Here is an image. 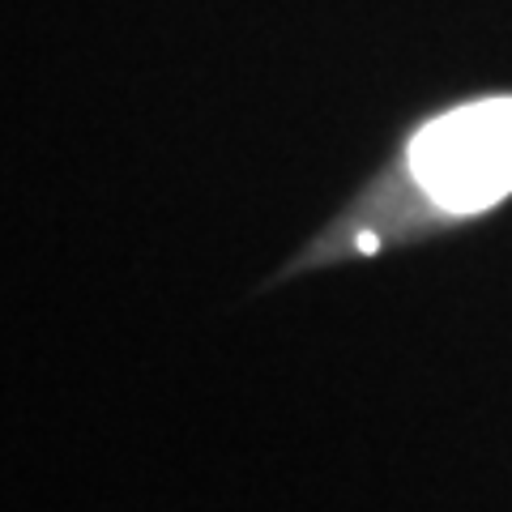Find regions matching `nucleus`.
Segmentation results:
<instances>
[{"mask_svg":"<svg viewBox=\"0 0 512 512\" xmlns=\"http://www.w3.org/2000/svg\"><path fill=\"white\" fill-rule=\"evenodd\" d=\"M512 197V90L431 107L286 274L376 256L487 218Z\"/></svg>","mask_w":512,"mask_h":512,"instance_id":"obj_1","label":"nucleus"}]
</instances>
